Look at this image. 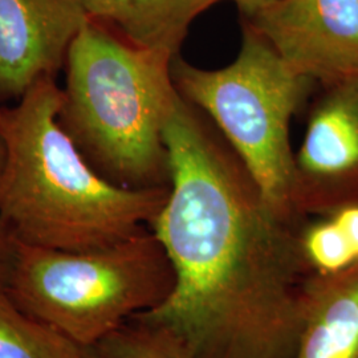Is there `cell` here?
Returning a JSON list of instances; mask_svg holds the SVG:
<instances>
[{"instance_id":"6da1fadb","label":"cell","mask_w":358,"mask_h":358,"mask_svg":"<svg viewBox=\"0 0 358 358\" xmlns=\"http://www.w3.org/2000/svg\"><path fill=\"white\" fill-rule=\"evenodd\" d=\"M169 196L150 229L176 282L140 316L192 358H292L307 308L304 220L278 214L235 153L179 97L164 131Z\"/></svg>"},{"instance_id":"7a4b0ae2","label":"cell","mask_w":358,"mask_h":358,"mask_svg":"<svg viewBox=\"0 0 358 358\" xmlns=\"http://www.w3.org/2000/svg\"><path fill=\"white\" fill-rule=\"evenodd\" d=\"M55 78L0 106L7 169L0 223L20 244L80 252L117 243L150 227L169 186L127 189L101 177L59 122Z\"/></svg>"},{"instance_id":"3957f363","label":"cell","mask_w":358,"mask_h":358,"mask_svg":"<svg viewBox=\"0 0 358 358\" xmlns=\"http://www.w3.org/2000/svg\"><path fill=\"white\" fill-rule=\"evenodd\" d=\"M174 59L136 48L92 20L69 48L59 122L90 166L117 186H169L164 131L179 97Z\"/></svg>"},{"instance_id":"277c9868","label":"cell","mask_w":358,"mask_h":358,"mask_svg":"<svg viewBox=\"0 0 358 358\" xmlns=\"http://www.w3.org/2000/svg\"><path fill=\"white\" fill-rule=\"evenodd\" d=\"M176 273L150 227L100 248L71 252L20 244L7 292L29 315L93 348L162 304Z\"/></svg>"},{"instance_id":"5b68a950","label":"cell","mask_w":358,"mask_h":358,"mask_svg":"<svg viewBox=\"0 0 358 358\" xmlns=\"http://www.w3.org/2000/svg\"><path fill=\"white\" fill-rule=\"evenodd\" d=\"M171 76L179 96L205 113L230 143L263 198L282 217L294 211L291 121L316 84L300 75L243 19L236 59L202 69L177 56Z\"/></svg>"},{"instance_id":"8992f818","label":"cell","mask_w":358,"mask_h":358,"mask_svg":"<svg viewBox=\"0 0 358 358\" xmlns=\"http://www.w3.org/2000/svg\"><path fill=\"white\" fill-rule=\"evenodd\" d=\"M294 154L296 217H328L358 203V75L319 84Z\"/></svg>"},{"instance_id":"52a82bcc","label":"cell","mask_w":358,"mask_h":358,"mask_svg":"<svg viewBox=\"0 0 358 358\" xmlns=\"http://www.w3.org/2000/svg\"><path fill=\"white\" fill-rule=\"evenodd\" d=\"M242 13L285 63L316 84L358 75V0H275Z\"/></svg>"},{"instance_id":"ba28073f","label":"cell","mask_w":358,"mask_h":358,"mask_svg":"<svg viewBox=\"0 0 358 358\" xmlns=\"http://www.w3.org/2000/svg\"><path fill=\"white\" fill-rule=\"evenodd\" d=\"M88 20L80 0H0V103L55 78Z\"/></svg>"},{"instance_id":"9c48e42d","label":"cell","mask_w":358,"mask_h":358,"mask_svg":"<svg viewBox=\"0 0 358 358\" xmlns=\"http://www.w3.org/2000/svg\"><path fill=\"white\" fill-rule=\"evenodd\" d=\"M222 0H80L90 20L130 45L177 57L194 20Z\"/></svg>"},{"instance_id":"30bf717a","label":"cell","mask_w":358,"mask_h":358,"mask_svg":"<svg viewBox=\"0 0 358 358\" xmlns=\"http://www.w3.org/2000/svg\"><path fill=\"white\" fill-rule=\"evenodd\" d=\"M292 358H358V263L312 276Z\"/></svg>"},{"instance_id":"8fae6325","label":"cell","mask_w":358,"mask_h":358,"mask_svg":"<svg viewBox=\"0 0 358 358\" xmlns=\"http://www.w3.org/2000/svg\"><path fill=\"white\" fill-rule=\"evenodd\" d=\"M0 358H96L48 324L19 307L0 289Z\"/></svg>"},{"instance_id":"7c38bea8","label":"cell","mask_w":358,"mask_h":358,"mask_svg":"<svg viewBox=\"0 0 358 358\" xmlns=\"http://www.w3.org/2000/svg\"><path fill=\"white\" fill-rule=\"evenodd\" d=\"M90 349L96 358H192L176 333L140 315Z\"/></svg>"},{"instance_id":"4fadbf2b","label":"cell","mask_w":358,"mask_h":358,"mask_svg":"<svg viewBox=\"0 0 358 358\" xmlns=\"http://www.w3.org/2000/svg\"><path fill=\"white\" fill-rule=\"evenodd\" d=\"M301 248L309 268L333 275L358 263L344 232L331 217L303 226Z\"/></svg>"},{"instance_id":"5bb4252c","label":"cell","mask_w":358,"mask_h":358,"mask_svg":"<svg viewBox=\"0 0 358 358\" xmlns=\"http://www.w3.org/2000/svg\"><path fill=\"white\" fill-rule=\"evenodd\" d=\"M20 243L0 223V289H7L17 262Z\"/></svg>"},{"instance_id":"9a60e30c","label":"cell","mask_w":358,"mask_h":358,"mask_svg":"<svg viewBox=\"0 0 358 358\" xmlns=\"http://www.w3.org/2000/svg\"><path fill=\"white\" fill-rule=\"evenodd\" d=\"M328 217H332L344 232L346 241L350 244L358 260V203L340 207Z\"/></svg>"},{"instance_id":"2e32d148","label":"cell","mask_w":358,"mask_h":358,"mask_svg":"<svg viewBox=\"0 0 358 358\" xmlns=\"http://www.w3.org/2000/svg\"><path fill=\"white\" fill-rule=\"evenodd\" d=\"M7 143H6V138L3 134V130L0 127V194H1V187H3V180H4V176H6V169H7Z\"/></svg>"},{"instance_id":"e0dca14e","label":"cell","mask_w":358,"mask_h":358,"mask_svg":"<svg viewBox=\"0 0 358 358\" xmlns=\"http://www.w3.org/2000/svg\"><path fill=\"white\" fill-rule=\"evenodd\" d=\"M231 1H235L239 6L242 13H248V11L257 10L260 7H264L275 0H231Z\"/></svg>"}]
</instances>
